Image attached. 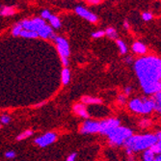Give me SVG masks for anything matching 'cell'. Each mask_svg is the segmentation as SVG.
I'll return each mask as SVG.
<instances>
[{"mask_svg":"<svg viewBox=\"0 0 161 161\" xmlns=\"http://www.w3.org/2000/svg\"><path fill=\"white\" fill-rule=\"evenodd\" d=\"M81 133H95L99 132V123L93 122V121H87L83 124L81 129Z\"/></svg>","mask_w":161,"mask_h":161,"instance_id":"obj_9","label":"cell"},{"mask_svg":"<svg viewBox=\"0 0 161 161\" xmlns=\"http://www.w3.org/2000/svg\"><path fill=\"white\" fill-rule=\"evenodd\" d=\"M14 13V9L11 8V7H4L1 11H0V14H2V16H11Z\"/></svg>","mask_w":161,"mask_h":161,"instance_id":"obj_20","label":"cell"},{"mask_svg":"<svg viewBox=\"0 0 161 161\" xmlns=\"http://www.w3.org/2000/svg\"><path fill=\"white\" fill-rule=\"evenodd\" d=\"M106 34L108 35L109 38L111 39H115L117 38V32L114 28H107V30H106Z\"/></svg>","mask_w":161,"mask_h":161,"instance_id":"obj_24","label":"cell"},{"mask_svg":"<svg viewBox=\"0 0 161 161\" xmlns=\"http://www.w3.org/2000/svg\"><path fill=\"white\" fill-rule=\"evenodd\" d=\"M38 36H40L43 39H47V38H54L55 39V35L52 31V29L47 24L38 32Z\"/></svg>","mask_w":161,"mask_h":161,"instance_id":"obj_11","label":"cell"},{"mask_svg":"<svg viewBox=\"0 0 161 161\" xmlns=\"http://www.w3.org/2000/svg\"><path fill=\"white\" fill-rule=\"evenodd\" d=\"M57 139V136L55 133H52V132H48L45 135H42V137H39L35 140V143L39 146L41 148H43V147H47V146L52 144L53 142H55Z\"/></svg>","mask_w":161,"mask_h":161,"instance_id":"obj_8","label":"cell"},{"mask_svg":"<svg viewBox=\"0 0 161 161\" xmlns=\"http://www.w3.org/2000/svg\"><path fill=\"white\" fill-rule=\"evenodd\" d=\"M153 161H161V158H160V156H157L156 158H154Z\"/></svg>","mask_w":161,"mask_h":161,"instance_id":"obj_36","label":"cell"},{"mask_svg":"<svg viewBox=\"0 0 161 161\" xmlns=\"http://www.w3.org/2000/svg\"><path fill=\"white\" fill-rule=\"evenodd\" d=\"M117 45H118V47H119L120 51H121L122 54H125L126 52L127 48H126V46L125 45L124 42H122V41H117Z\"/></svg>","mask_w":161,"mask_h":161,"instance_id":"obj_22","label":"cell"},{"mask_svg":"<svg viewBox=\"0 0 161 161\" xmlns=\"http://www.w3.org/2000/svg\"><path fill=\"white\" fill-rule=\"evenodd\" d=\"M5 156L7 158H14V156H16V153H14V152H7L5 153Z\"/></svg>","mask_w":161,"mask_h":161,"instance_id":"obj_29","label":"cell"},{"mask_svg":"<svg viewBox=\"0 0 161 161\" xmlns=\"http://www.w3.org/2000/svg\"><path fill=\"white\" fill-rule=\"evenodd\" d=\"M156 142H157V139L155 135H153V134L143 135V136L137 135V136L129 137L125 142V145L127 150V153L130 155L133 152L150 149Z\"/></svg>","mask_w":161,"mask_h":161,"instance_id":"obj_2","label":"cell"},{"mask_svg":"<svg viewBox=\"0 0 161 161\" xmlns=\"http://www.w3.org/2000/svg\"><path fill=\"white\" fill-rule=\"evenodd\" d=\"M0 121H1L3 124H8V123H10L11 118H10L9 116H7V115H4V116L1 117V118H0Z\"/></svg>","mask_w":161,"mask_h":161,"instance_id":"obj_26","label":"cell"},{"mask_svg":"<svg viewBox=\"0 0 161 161\" xmlns=\"http://www.w3.org/2000/svg\"><path fill=\"white\" fill-rule=\"evenodd\" d=\"M19 35L21 37H23V38H28V39H35V38L39 37L38 33L32 32V31H28V30H23V29H22V31L20 32Z\"/></svg>","mask_w":161,"mask_h":161,"instance_id":"obj_16","label":"cell"},{"mask_svg":"<svg viewBox=\"0 0 161 161\" xmlns=\"http://www.w3.org/2000/svg\"><path fill=\"white\" fill-rule=\"evenodd\" d=\"M74 111L77 115L83 117V118H88V117H89V114H88V112H87V109L83 104H75L74 107Z\"/></svg>","mask_w":161,"mask_h":161,"instance_id":"obj_12","label":"cell"},{"mask_svg":"<svg viewBox=\"0 0 161 161\" xmlns=\"http://www.w3.org/2000/svg\"><path fill=\"white\" fill-rule=\"evenodd\" d=\"M130 91H131V88H130V87H127V88H125V93L126 95H128V94H130Z\"/></svg>","mask_w":161,"mask_h":161,"instance_id":"obj_35","label":"cell"},{"mask_svg":"<svg viewBox=\"0 0 161 161\" xmlns=\"http://www.w3.org/2000/svg\"><path fill=\"white\" fill-rule=\"evenodd\" d=\"M149 125H150V121H143V122L140 124L141 126H148Z\"/></svg>","mask_w":161,"mask_h":161,"instance_id":"obj_31","label":"cell"},{"mask_svg":"<svg viewBox=\"0 0 161 161\" xmlns=\"http://www.w3.org/2000/svg\"><path fill=\"white\" fill-rule=\"evenodd\" d=\"M21 31H22V27H21L20 23H19V24H17L16 26L14 27V29H13V35L14 36H19Z\"/></svg>","mask_w":161,"mask_h":161,"instance_id":"obj_23","label":"cell"},{"mask_svg":"<svg viewBox=\"0 0 161 161\" xmlns=\"http://www.w3.org/2000/svg\"><path fill=\"white\" fill-rule=\"evenodd\" d=\"M75 158H76V153H71V154L68 157L67 161H75Z\"/></svg>","mask_w":161,"mask_h":161,"instance_id":"obj_30","label":"cell"},{"mask_svg":"<svg viewBox=\"0 0 161 161\" xmlns=\"http://www.w3.org/2000/svg\"><path fill=\"white\" fill-rule=\"evenodd\" d=\"M105 33L103 32V31H97V32H95V33H93L92 34V37L93 38H96V39H97V38H101L102 36H103Z\"/></svg>","mask_w":161,"mask_h":161,"instance_id":"obj_27","label":"cell"},{"mask_svg":"<svg viewBox=\"0 0 161 161\" xmlns=\"http://www.w3.org/2000/svg\"><path fill=\"white\" fill-rule=\"evenodd\" d=\"M75 12H76L77 14H79L80 17L84 18L85 19L89 20V21H91V22H96V21L97 20V16H95V14H92L91 12L87 11V10H86L85 8H83V7H77V8L75 9Z\"/></svg>","mask_w":161,"mask_h":161,"instance_id":"obj_10","label":"cell"},{"mask_svg":"<svg viewBox=\"0 0 161 161\" xmlns=\"http://www.w3.org/2000/svg\"><path fill=\"white\" fill-rule=\"evenodd\" d=\"M70 80V72H69V69H64L63 71H62V82L64 85H67L69 84Z\"/></svg>","mask_w":161,"mask_h":161,"instance_id":"obj_15","label":"cell"},{"mask_svg":"<svg viewBox=\"0 0 161 161\" xmlns=\"http://www.w3.org/2000/svg\"><path fill=\"white\" fill-rule=\"evenodd\" d=\"M20 25L22 27L23 30H28L38 33L41 29L46 25V22L42 19L36 18L34 19H26L20 22Z\"/></svg>","mask_w":161,"mask_h":161,"instance_id":"obj_6","label":"cell"},{"mask_svg":"<svg viewBox=\"0 0 161 161\" xmlns=\"http://www.w3.org/2000/svg\"><path fill=\"white\" fill-rule=\"evenodd\" d=\"M153 154H155V153H157V154H159L160 153H161V143L160 142H156L155 144H153L152 147L149 149Z\"/></svg>","mask_w":161,"mask_h":161,"instance_id":"obj_18","label":"cell"},{"mask_svg":"<svg viewBox=\"0 0 161 161\" xmlns=\"http://www.w3.org/2000/svg\"><path fill=\"white\" fill-rule=\"evenodd\" d=\"M49 21H50V23H51V25L54 27V28H59L60 26H61V22H60V19H58L56 16H51L49 17Z\"/></svg>","mask_w":161,"mask_h":161,"instance_id":"obj_17","label":"cell"},{"mask_svg":"<svg viewBox=\"0 0 161 161\" xmlns=\"http://www.w3.org/2000/svg\"><path fill=\"white\" fill-rule=\"evenodd\" d=\"M129 107L137 113H150L153 110L154 101L153 99H148L146 97H143L142 99L135 98L129 102Z\"/></svg>","mask_w":161,"mask_h":161,"instance_id":"obj_4","label":"cell"},{"mask_svg":"<svg viewBox=\"0 0 161 161\" xmlns=\"http://www.w3.org/2000/svg\"><path fill=\"white\" fill-rule=\"evenodd\" d=\"M118 100L120 102H122V103H125V96H120L119 98H118Z\"/></svg>","mask_w":161,"mask_h":161,"instance_id":"obj_32","label":"cell"},{"mask_svg":"<svg viewBox=\"0 0 161 161\" xmlns=\"http://www.w3.org/2000/svg\"><path fill=\"white\" fill-rule=\"evenodd\" d=\"M32 134H33V131H32V130H26V131H24V132L20 133V134L17 137V140H18V141H20V140L26 139V138H28V137H30Z\"/></svg>","mask_w":161,"mask_h":161,"instance_id":"obj_19","label":"cell"},{"mask_svg":"<svg viewBox=\"0 0 161 161\" xmlns=\"http://www.w3.org/2000/svg\"><path fill=\"white\" fill-rule=\"evenodd\" d=\"M135 71L146 94H156L161 89V62L158 58L150 56L135 63Z\"/></svg>","mask_w":161,"mask_h":161,"instance_id":"obj_1","label":"cell"},{"mask_svg":"<svg viewBox=\"0 0 161 161\" xmlns=\"http://www.w3.org/2000/svg\"><path fill=\"white\" fill-rule=\"evenodd\" d=\"M101 1H99V0H90V1H88V3H91V4H98Z\"/></svg>","mask_w":161,"mask_h":161,"instance_id":"obj_33","label":"cell"},{"mask_svg":"<svg viewBox=\"0 0 161 161\" xmlns=\"http://www.w3.org/2000/svg\"><path fill=\"white\" fill-rule=\"evenodd\" d=\"M155 137L157 139V142H160V139H161V132H160V131H158L157 134L155 135Z\"/></svg>","mask_w":161,"mask_h":161,"instance_id":"obj_34","label":"cell"},{"mask_svg":"<svg viewBox=\"0 0 161 161\" xmlns=\"http://www.w3.org/2000/svg\"><path fill=\"white\" fill-rule=\"evenodd\" d=\"M55 42L57 43V48H58V52H59L61 59H62V63L65 67H67L69 65V61L68 58L69 55V43L68 42L61 38V37H55Z\"/></svg>","mask_w":161,"mask_h":161,"instance_id":"obj_5","label":"cell"},{"mask_svg":"<svg viewBox=\"0 0 161 161\" xmlns=\"http://www.w3.org/2000/svg\"><path fill=\"white\" fill-rule=\"evenodd\" d=\"M50 16H51V14H50V12L47 11V10L43 11V12L42 13V19H48Z\"/></svg>","mask_w":161,"mask_h":161,"instance_id":"obj_28","label":"cell"},{"mask_svg":"<svg viewBox=\"0 0 161 161\" xmlns=\"http://www.w3.org/2000/svg\"><path fill=\"white\" fill-rule=\"evenodd\" d=\"M124 25H125V27H126V28H128V23H127L126 21L125 22V24H124Z\"/></svg>","mask_w":161,"mask_h":161,"instance_id":"obj_37","label":"cell"},{"mask_svg":"<svg viewBox=\"0 0 161 161\" xmlns=\"http://www.w3.org/2000/svg\"><path fill=\"white\" fill-rule=\"evenodd\" d=\"M142 18H143L144 20L149 21V20H151V19H153V16H152V14H150V13H144V14H143V16H142Z\"/></svg>","mask_w":161,"mask_h":161,"instance_id":"obj_25","label":"cell"},{"mask_svg":"<svg viewBox=\"0 0 161 161\" xmlns=\"http://www.w3.org/2000/svg\"><path fill=\"white\" fill-rule=\"evenodd\" d=\"M132 49L136 52V53H139V54H144L147 51V47H145V45L141 42H135L134 45L132 46Z\"/></svg>","mask_w":161,"mask_h":161,"instance_id":"obj_13","label":"cell"},{"mask_svg":"<svg viewBox=\"0 0 161 161\" xmlns=\"http://www.w3.org/2000/svg\"><path fill=\"white\" fill-rule=\"evenodd\" d=\"M120 126V121L117 119H108L99 123V132L102 134L108 135L111 131Z\"/></svg>","mask_w":161,"mask_h":161,"instance_id":"obj_7","label":"cell"},{"mask_svg":"<svg viewBox=\"0 0 161 161\" xmlns=\"http://www.w3.org/2000/svg\"><path fill=\"white\" fill-rule=\"evenodd\" d=\"M107 136L112 145H122L129 137L132 136V131H131V129L126 127L118 126L114 128Z\"/></svg>","mask_w":161,"mask_h":161,"instance_id":"obj_3","label":"cell"},{"mask_svg":"<svg viewBox=\"0 0 161 161\" xmlns=\"http://www.w3.org/2000/svg\"><path fill=\"white\" fill-rule=\"evenodd\" d=\"M154 159V154L150 151V150H147L144 153V160L145 161H153Z\"/></svg>","mask_w":161,"mask_h":161,"instance_id":"obj_21","label":"cell"},{"mask_svg":"<svg viewBox=\"0 0 161 161\" xmlns=\"http://www.w3.org/2000/svg\"><path fill=\"white\" fill-rule=\"evenodd\" d=\"M82 101L86 104H96V103H101V100L97 97H83Z\"/></svg>","mask_w":161,"mask_h":161,"instance_id":"obj_14","label":"cell"}]
</instances>
